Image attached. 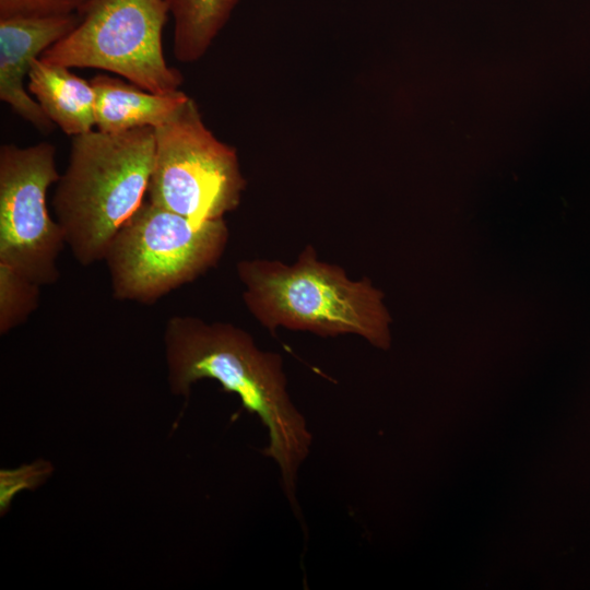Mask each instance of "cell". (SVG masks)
Masks as SVG:
<instances>
[{"label":"cell","instance_id":"cell-1","mask_svg":"<svg viewBox=\"0 0 590 590\" xmlns=\"http://www.w3.org/2000/svg\"><path fill=\"white\" fill-rule=\"evenodd\" d=\"M164 345L172 393L188 397L194 382L213 379L259 416L269 433L263 452L280 467L284 491L295 504L297 470L312 438L288 396L281 356L261 351L248 332L229 322L192 316L168 319Z\"/></svg>","mask_w":590,"mask_h":590},{"label":"cell","instance_id":"cell-2","mask_svg":"<svg viewBox=\"0 0 590 590\" xmlns=\"http://www.w3.org/2000/svg\"><path fill=\"white\" fill-rule=\"evenodd\" d=\"M236 270L245 305L270 331L284 327L321 337L356 334L381 350L391 345L385 294L368 278L353 281L340 266L320 261L311 245L292 266L246 259Z\"/></svg>","mask_w":590,"mask_h":590},{"label":"cell","instance_id":"cell-3","mask_svg":"<svg viewBox=\"0 0 590 590\" xmlns=\"http://www.w3.org/2000/svg\"><path fill=\"white\" fill-rule=\"evenodd\" d=\"M154 128L74 135L52 206L82 266L104 261L116 233L144 202L154 162Z\"/></svg>","mask_w":590,"mask_h":590},{"label":"cell","instance_id":"cell-4","mask_svg":"<svg viewBox=\"0 0 590 590\" xmlns=\"http://www.w3.org/2000/svg\"><path fill=\"white\" fill-rule=\"evenodd\" d=\"M227 240L224 219L196 222L145 200L116 233L104 258L113 294L154 304L215 267Z\"/></svg>","mask_w":590,"mask_h":590},{"label":"cell","instance_id":"cell-5","mask_svg":"<svg viewBox=\"0 0 590 590\" xmlns=\"http://www.w3.org/2000/svg\"><path fill=\"white\" fill-rule=\"evenodd\" d=\"M168 13L167 0H88L75 27L40 59L102 69L153 93L177 91L182 76L166 62L162 44Z\"/></svg>","mask_w":590,"mask_h":590},{"label":"cell","instance_id":"cell-6","mask_svg":"<svg viewBox=\"0 0 590 590\" xmlns=\"http://www.w3.org/2000/svg\"><path fill=\"white\" fill-rule=\"evenodd\" d=\"M154 132L151 203L196 222L224 219L238 206L246 181L236 151L205 127L192 98Z\"/></svg>","mask_w":590,"mask_h":590},{"label":"cell","instance_id":"cell-7","mask_svg":"<svg viewBox=\"0 0 590 590\" xmlns=\"http://www.w3.org/2000/svg\"><path fill=\"white\" fill-rule=\"evenodd\" d=\"M59 178L51 143L1 145L0 263L40 286L60 276L57 262L66 239L46 203Z\"/></svg>","mask_w":590,"mask_h":590},{"label":"cell","instance_id":"cell-8","mask_svg":"<svg viewBox=\"0 0 590 590\" xmlns=\"http://www.w3.org/2000/svg\"><path fill=\"white\" fill-rule=\"evenodd\" d=\"M79 20V14L0 19V99L39 130L49 131L54 123L25 88V78L33 61L68 35Z\"/></svg>","mask_w":590,"mask_h":590},{"label":"cell","instance_id":"cell-9","mask_svg":"<svg viewBox=\"0 0 590 590\" xmlns=\"http://www.w3.org/2000/svg\"><path fill=\"white\" fill-rule=\"evenodd\" d=\"M95 93L97 130L118 133L162 126L189 97L180 90L153 93L119 78L99 74L91 81Z\"/></svg>","mask_w":590,"mask_h":590},{"label":"cell","instance_id":"cell-10","mask_svg":"<svg viewBox=\"0 0 590 590\" xmlns=\"http://www.w3.org/2000/svg\"><path fill=\"white\" fill-rule=\"evenodd\" d=\"M27 80L28 92L66 134L74 137L93 130L95 93L91 82L68 67L40 58L33 61Z\"/></svg>","mask_w":590,"mask_h":590},{"label":"cell","instance_id":"cell-11","mask_svg":"<svg viewBox=\"0 0 590 590\" xmlns=\"http://www.w3.org/2000/svg\"><path fill=\"white\" fill-rule=\"evenodd\" d=\"M239 0H167L174 20V55L192 62L202 57Z\"/></svg>","mask_w":590,"mask_h":590},{"label":"cell","instance_id":"cell-12","mask_svg":"<svg viewBox=\"0 0 590 590\" xmlns=\"http://www.w3.org/2000/svg\"><path fill=\"white\" fill-rule=\"evenodd\" d=\"M40 285L0 263V334L27 320L39 304Z\"/></svg>","mask_w":590,"mask_h":590},{"label":"cell","instance_id":"cell-13","mask_svg":"<svg viewBox=\"0 0 590 590\" xmlns=\"http://www.w3.org/2000/svg\"><path fill=\"white\" fill-rule=\"evenodd\" d=\"M50 462L39 459L15 469L0 471V515L10 509L14 496L21 491H34L52 474Z\"/></svg>","mask_w":590,"mask_h":590},{"label":"cell","instance_id":"cell-14","mask_svg":"<svg viewBox=\"0 0 590 590\" xmlns=\"http://www.w3.org/2000/svg\"><path fill=\"white\" fill-rule=\"evenodd\" d=\"M88 0H0V19L79 14Z\"/></svg>","mask_w":590,"mask_h":590}]
</instances>
